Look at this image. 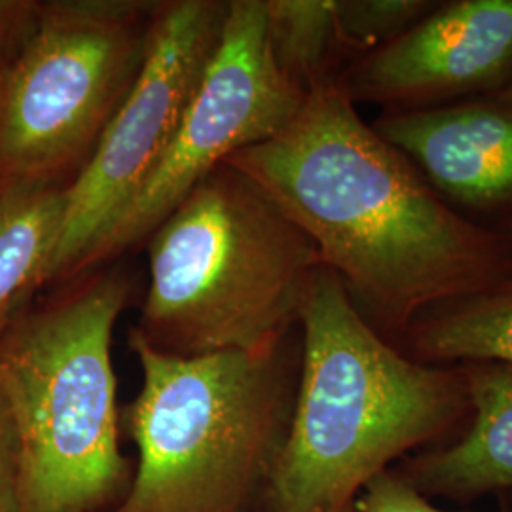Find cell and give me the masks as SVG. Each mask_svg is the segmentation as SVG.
Instances as JSON below:
<instances>
[{
    "label": "cell",
    "instance_id": "obj_13",
    "mask_svg": "<svg viewBox=\"0 0 512 512\" xmlns=\"http://www.w3.org/2000/svg\"><path fill=\"white\" fill-rule=\"evenodd\" d=\"M399 344L404 355L423 365L512 366V281L421 313Z\"/></svg>",
    "mask_w": 512,
    "mask_h": 512
},
{
    "label": "cell",
    "instance_id": "obj_18",
    "mask_svg": "<svg viewBox=\"0 0 512 512\" xmlns=\"http://www.w3.org/2000/svg\"><path fill=\"white\" fill-rule=\"evenodd\" d=\"M40 4L35 2H6L0 0V42L6 37L19 33L23 38H29L37 27Z\"/></svg>",
    "mask_w": 512,
    "mask_h": 512
},
{
    "label": "cell",
    "instance_id": "obj_21",
    "mask_svg": "<svg viewBox=\"0 0 512 512\" xmlns=\"http://www.w3.org/2000/svg\"><path fill=\"white\" fill-rule=\"evenodd\" d=\"M349 512H355V507H353V511H349Z\"/></svg>",
    "mask_w": 512,
    "mask_h": 512
},
{
    "label": "cell",
    "instance_id": "obj_15",
    "mask_svg": "<svg viewBox=\"0 0 512 512\" xmlns=\"http://www.w3.org/2000/svg\"><path fill=\"white\" fill-rule=\"evenodd\" d=\"M429 0H336V25L353 59L382 48L429 16Z\"/></svg>",
    "mask_w": 512,
    "mask_h": 512
},
{
    "label": "cell",
    "instance_id": "obj_16",
    "mask_svg": "<svg viewBox=\"0 0 512 512\" xmlns=\"http://www.w3.org/2000/svg\"><path fill=\"white\" fill-rule=\"evenodd\" d=\"M355 512H446L418 494L393 469L368 482L355 501Z\"/></svg>",
    "mask_w": 512,
    "mask_h": 512
},
{
    "label": "cell",
    "instance_id": "obj_7",
    "mask_svg": "<svg viewBox=\"0 0 512 512\" xmlns=\"http://www.w3.org/2000/svg\"><path fill=\"white\" fill-rule=\"evenodd\" d=\"M275 61L264 0L230 2L209 61L164 156L116 219L93 239L71 275L143 243L196 184L243 148L285 128L306 101Z\"/></svg>",
    "mask_w": 512,
    "mask_h": 512
},
{
    "label": "cell",
    "instance_id": "obj_19",
    "mask_svg": "<svg viewBox=\"0 0 512 512\" xmlns=\"http://www.w3.org/2000/svg\"><path fill=\"white\" fill-rule=\"evenodd\" d=\"M497 230L505 236V239L509 241V245L512 247V220L505 222V224H501V226H497Z\"/></svg>",
    "mask_w": 512,
    "mask_h": 512
},
{
    "label": "cell",
    "instance_id": "obj_10",
    "mask_svg": "<svg viewBox=\"0 0 512 512\" xmlns=\"http://www.w3.org/2000/svg\"><path fill=\"white\" fill-rule=\"evenodd\" d=\"M372 128L463 217L512 220V95L384 112Z\"/></svg>",
    "mask_w": 512,
    "mask_h": 512
},
{
    "label": "cell",
    "instance_id": "obj_8",
    "mask_svg": "<svg viewBox=\"0 0 512 512\" xmlns=\"http://www.w3.org/2000/svg\"><path fill=\"white\" fill-rule=\"evenodd\" d=\"M230 2H160L147 57L97 147L65 190L50 281L74 264L154 171L219 48Z\"/></svg>",
    "mask_w": 512,
    "mask_h": 512
},
{
    "label": "cell",
    "instance_id": "obj_3",
    "mask_svg": "<svg viewBox=\"0 0 512 512\" xmlns=\"http://www.w3.org/2000/svg\"><path fill=\"white\" fill-rule=\"evenodd\" d=\"M150 285L135 332L196 357L285 340L323 266L317 247L245 173L222 164L148 238Z\"/></svg>",
    "mask_w": 512,
    "mask_h": 512
},
{
    "label": "cell",
    "instance_id": "obj_20",
    "mask_svg": "<svg viewBox=\"0 0 512 512\" xmlns=\"http://www.w3.org/2000/svg\"><path fill=\"white\" fill-rule=\"evenodd\" d=\"M501 93H505V95H512V86H509V88H507V90H505V92H501Z\"/></svg>",
    "mask_w": 512,
    "mask_h": 512
},
{
    "label": "cell",
    "instance_id": "obj_17",
    "mask_svg": "<svg viewBox=\"0 0 512 512\" xmlns=\"http://www.w3.org/2000/svg\"><path fill=\"white\" fill-rule=\"evenodd\" d=\"M0 512H19L18 431L2 391H0Z\"/></svg>",
    "mask_w": 512,
    "mask_h": 512
},
{
    "label": "cell",
    "instance_id": "obj_1",
    "mask_svg": "<svg viewBox=\"0 0 512 512\" xmlns=\"http://www.w3.org/2000/svg\"><path fill=\"white\" fill-rule=\"evenodd\" d=\"M226 164L311 239L389 342L425 311L512 281L505 236L444 202L336 80L311 90L285 128Z\"/></svg>",
    "mask_w": 512,
    "mask_h": 512
},
{
    "label": "cell",
    "instance_id": "obj_4",
    "mask_svg": "<svg viewBox=\"0 0 512 512\" xmlns=\"http://www.w3.org/2000/svg\"><path fill=\"white\" fill-rule=\"evenodd\" d=\"M141 372L122 420L139 450L110 512H245L262 494L293 414L289 336L256 351L169 355L129 332Z\"/></svg>",
    "mask_w": 512,
    "mask_h": 512
},
{
    "label": "cell",
    "instance_id": "obj_12",
    "mask_svg": "<svg viewBox=\"0 0 512 512\" xmlns=\"http://www.w3.org/2000/svg\"><path fill=\"white\" fill-rule=\"evenodd\" d=\"M67 184H0V340L25 313L31 294L50 281L65 217Z\"/></svg>",
    "mask_w": 512,
    "mask_h": 512
},
{
    "label": "cell",
    "instance_id": "obj_5",
    "mask_svg": "<svg viewBox=\"0 0 512 512\" xmlns=\"http://www.w3.org/2000/svg\"><path fill=\"white\" fill-rule=\"evenodd\" d=\"M131 281L110 270L0 340V391L19 442V512H101L128 492L112 330Z\"/></svg>",
    "mask_w": 512,
    "mask_h": 512
},
{
    "label": "cell",
    "instance_id": "obj_9",
    "mask_svg": "<svg viewBox=\"0 0 512 512\" xmlns=\"http://www.w3.org/2000/svg\"><path fill=\"white\" fill-rule=\"evenodd\" d=\"M351 103L385 112L435 109L512 86V0H454L336 80Z\"/></svg>",
    "mask_w": 512,
    "mask_h": 512
},
{
    "label": "cell",
    "instance_id": "obj_6",
    "mask_svg": "<svg viewBox=\"0 0 512 512\" xmlns=\"http://www.w3.org/2000/svg\"><path fill=\"white\" fill-rule=\"evenodd\" d=\"M158 2L40 4L0 69V184L55 181L88 162L147 57Z\"/></svg>",
    "mask_w": 512,
    "mask_h": 512
},
{
    "label": "cell",
    "instance_id": "obj_2",
    "mask_svg": "<svg viewBox=\"0 0 512 512\" xmlns=\"http://www.w3.org/2000/svg\"><path fill=\"white\" fill-rule=\"evenodd\" d=\"M293 414L262 490L264 512H349L368 482L471 418L459 365H423L368 325L342 279L315 275L300 315Z\"/></svg>",
    "mask_w": 512,
    "mask_h": 512
},
{
    "label": "cell",
    "instance_id": "obj_14",
    "mask_svg": "<svg viewBox=\"0 0 512 512\" xmlns=\"http://www.w3.org/2000/svg\"><path fill=\"white\" fill-rule=\"evenodd\" d=\"M275 61L306 93L338 80L348 52L336 25V0H264Z\"/></svg>",
    "mask_w": 512,
    "mask_h": 512
},
{
    "label": "cell",
    "instance_id": "obj_11",
    "mask_svg": "<svg viewBox=\"0 0 512 512\" xmlns=\"http://www.w3.org/2000/svg\"><path fill=\"white\" fill-rule=\"evenodd\" d=\"M471 403L469 425L450 444L401 459L393 471L423 497L469 503L512 488V366L459 363Z\"/></svg>",
    "mask_w": 512,
    "mask_h": 512
}]
</instances>
